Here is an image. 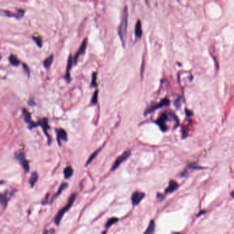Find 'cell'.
Instances as JSON below:
<instances>
[{
	"mask_svg": "<svg viewBox=\"0 0 234 234\" xmlns=\"http://www.w3.org/2000/svg\"><path fill=\"white\" fill-rule=\"evenodd\" d=\"M135 34L137 38H141L142 36V24L139 20L137 21L135 28Z\"/></svg>",
	"mask_w": 234,
	"mask_h": 234,
	"instance_id": "17",
	"label": "cell"
},
{
	"mask_svg": "<svg viewBox=\"0 0 234 234\" xmlns=\"http://www.w3.org/2000/svg\"><path fill=\"white\" fill-rule=\"evenodd\" d=\"M76 193L72 194L71 196H70V197L69 198L68 201H67V203L65 205V207H63L59 211H58L57 214L54 219V223H55V225H60V221H61L63 216L65 215V214L67 212V211L72 207L73 204L76 200Z\"/></svg>",
	"mask_w": 234,
	"mask_h": 234,
	"instance_id": "2",
	"label": "cell"
},
{
	"mask_svg": "<svg viewBox=\"0 0 234 234\" xmlns=\"http://www.w3.org/2000/svg\"><path fill=\"white\" fill-rule=\"evenodd\" d=\"M67 187H68V184L66 183H63V184H61L60 185V187L59 188V190H58L56 193L54 194V196L52 197V199H51V201L50 202V203H52V202L55 200V198H56L58 196H59L60 194H61L62 192H63V190H65V189H66Z\"/></svg>",
	"mask_w": 234,
	"mask_h": 234,
	"instance_id": "15",
	"label": "cell"
},
{
	"mask_svg": "<svg viewBox=\"0 0 234 234\" xmlns=\"http://www.w3.org/2000/svg\"><path fill=\"white\" fill-rule=\"evenodd\" d=\"M9 62L13 66H18L20 64V60H19L18 58L14 54H11L8 58Z\"/></svg>",
	"mask_w": 234,
	"mask_h": 234,
	"instance_id": "19",
	"label": "cell"
},
{
	"mask_svg": "<svg viewBox=\"0 0 234 234\" xmlns=\"http://www.w3.org/2000/svg\"><path fill=\"white\" fill-rule=\"evenodd\" d=\"M73 65V58L71 54L68 57V60H67V69L65 74L64 76V78H65L67 82H69L71 81V76H70V70H71Z\"/></svg>",
	"mask_w": 234,
	"mask_h": 234,
	"instance_id": "13",
	"label": "cell"
},
{
	"mask_svg": "<svg viewBox=\"0 0 234 234\" xmlns=\"http://www.w3.org/2000/svg\"><path fill=\"white\" fill-rule=\"evenodd\" d=\"M33 39L35 41V43H37V45L38 47H42L43 40H42V38H41V37H40V36H38V37L33 36Z\"/></svg>",
	"mask_w": 234,
	"mask_h": 234,
	"instance_id": "25",
	"label": "cell"
},
{
	"mask_svg": "<svg viewBox=\"0 0 234 234\" xmlns=\"http://www.w3.org/2000/svg\"><path fill=\"white\" fill-rule=\"evenodd\" d=\"M12 195V192H9L8 190L5 191L3 193H0V204L2 205V206L6 208L8 205V203L11 199V198Z\"/></svg>",
	"mask_w": 234,
	"mask_h": 234,
	"instance_id": "8",
	"label": "cell"
},
{
	"mask_svg": "<svg viewBox=\"0 0 234 234\" xmlns=\"http://www.w3.org/2000/svg\"><path fill=\"white\" fill-rule=\"evenodd\" d=\"M1 12H0V13H3V15H4L6 16H7V17H16L18 19V17L17 15H15L14 13H12V12H9L8 11H0Z\"/></svg>",
	"mask_w": 234,
	"mask_h": 234,
	"instance_id": "27",
	"label": "cell"
},
{
	"mask_svg": "<svg viewBox=\"0 0 234 234\" xmlns=\"http://www.w3.org/2000/svg\"><path fill=\"white\" fill-rule=\"evenodd\" d=\"M98 90H95L94 93V94L92 95L91 100V104L92 105H95L98 102Z\"/></svg>",
	"mask_w": 234,
	"mask_h": 234,
	"instance_id": "24",
	"label": "cell"
},
{
	"mask_svg": "<svg viewBox=\"0 0 234 234\" xmlns=\"http://www.w3.org/2000/svg\"><path fill=\"white\" fill-rule=\"evenodd\" d=\"M86 44H87V39H86V38H85V39L82 41V42L81 45V46H80L79 47L78 52H76L74 57L73 58V63L74 64H76L77 60H78L79 56L85 53L86 47Z\"/></svg>",
	"mask_w": 234,
	"mask_h": 234,
	"instance_id": "10",
	"label": "cell"
},
{
	"mask_svg": "<svg viewBox=\"0 0 234 234\" xmlns=\"http://www.w3.org/2000/svg\"><path fill=\"white\" fill-rule=\"evenodd\" d=\"M169 104H170V100H168V98L163 99V100H162L161 102H160L159 104H156L155 106H153V107H151L150 108H149L148 110H146V112H145V115L152 113V112L155 111V110L157 109V108H161L163 107H165V106H168V105H169Z\"/></svg>",
	"mask_w": 234,
	"mask_h": 234,
	"instance_id": "12",
	"label": "cell"
},
{
	"mask_svg": "<svg viewBox=\"0 0 234 234\" xmlns=\"http://www.w3.org/2000/svg\"><path fill=\"white\" fill-rule=\"evenodd\" d=\"M15 158L21 165L25 172H29V170H30V165H29V161L25 158V155L24 151L21 150V151L19 152H16L15 153Z\"/></svg>",
	"mask_w": 234,
	"mask_h": 234,
	"instance_id": "3",
	"label": "cell"
},
{
	"mask_svg": "<svg viewBox=\"0 0 234 234\" xmlns=\"http://www.w3.org/2000/svg\"><path fill=\"white\" fill-rule=\"evenodd\" d=\"M22 112H23L24 120L25 122L28 124L29 129H34V128L38 126V122H34V121H33V120H32L31 114L30 112L26 109V108H24V109L22 110Z\"/></svg>",
	"mask_w": 234,
	"mask_h": 234,
	"instance_id": "5",
	"label": "cell"
},
{
	"mask_svg": "<svg viewBox=\"0 0 234 234\" xmlns=\"http://www.w3.org/2000/svg\"><path fill=\"white\" fill-rule=\"evenodd\" d=\"M146 197V194L142 192L135 191L133 192L132 196H131V203L133 206H137L142 202V201Z\"/></svg>",
	"mask_w": 234,
	"mask_h": 234,
	"instance_id": "6",
	"label": "cell"
},
{
	"mask_svg": "<svg viewBox=\"0 0 234 234\" xmlns=\"http://www.w3.org/2000/svg\"><path fill=\"white\" fill-rule=\"evenodd\" d=\"M118 220H119V219H118L117 218H115V217H112V218H111V219H108V220L107 221V223H106V224H105V227H106V228H107V229H108V228H109V227H111L112 225H115V223H117Z\"/></svg>",
	"mask_w": 234,
	"mask_h": 234,
	"instance_id": "23",
	"label": "cell"
},
{
	"mask_svg": "<svg viewBox=\"0 0 234 234\" xmlns=\"http://www.w3.org/2000/svg\"><path fill=\"white\" fill-rule=\"evenodd\" d=\"M189 167H190V168H192V169H195V170H201V169H203L204 168L203 167H201V166H198L196 163H190V165L188 166Z\"/></svg>",
	"mask_w": 234,
	"mask_h": 234,
	"instance_id": "28",
	"label": "cell"
},
{
	"mask_svg": "<svg viewBox=\"0 0 234 234\" xmlns=\"http://www.w3.org/2000/svg\"><path fill=\"white\" fill-rule=\"evenodd\" d=\"M206 212V211H205V210H202V211H200V212L199 213H198V214H197V217H198V216H201V215H203V214H205V213Z\"/></svg>",
	"mask_w": 234,
	"mask_h": 234,
	"instance_id": "31",
	"label": "cell"
},
{
	"mask_svg": "<svg viewBox=\"0 0 234 234\" xmlns=\"http://www.w3.org/2000/svg\"><path fill=\"white\" fill-rule=\"evenodd\" d=\"M38 175L37 173L36 172H33V174H32L30 179H29V184L30 185L31 187L34 186L35 183H36L37 181H38Z\"/></svg>",
	"mask_w": 234,
	"mask_h": 234,
	"instance_id": "20",
	"label": "cell"
},
{
	"mask_svg": "<svg viewBox=\"0 0 234 234\" xmlns=\"http://www.w3.org/2000/svg\"><path fill=\"white\" fill-rule=\"evenodd\" d=\"M56 134V139L59 145L60 146V140L63 142H67L68 137H67V133L66 131L63 129H55Z\"/></svg>",
	"mask_w": 234,
	"mask_h": 234,
	"instance_id": "11",
	"label": "cell"
},
{
	"mask_svg": "<svg viewBox=\"0 0 234 234\" xmlns=\"http://www.w3.org/2000/svg\"><path fill=\"white\" fill-rule=\"evenodd\" d=\"M22 66H23V69L25 71V72L27 73V75L28 76H30V69H29L28 66L26 65V64L25 63H23L22 64Z\"/></svg>",
	"mask_w": 234,
	"mask_h": 234,
	"instance_id": "29",
	"label": "cell"
},
{
	"mask_svg": "<svg viewBox=\"0 0 234 234\" xmlns=\"http://www.w3.org/2000/svg\"><path fill=\"white\" fill-rule=\"evenodd\" d=\"M37 122H38V126H40L41 128H42L43 133L47 137V140H48V143H49V145H50V144H51V138L49 135V134H48L47 133V130L50 129V127L49 126V124H48L47 118H43L42 120L37 121Z\"/></svg>",
	"mask_w": 234,
	"mask_h": 234,
	"instance_id": "7",
	"label": "cell"
},
{
	"mask_svg": "<svg viewBox=\"0 0 234 234\" xmlns=\"http://www.w3.org/2000/svg\"><path fill=\"white\" fill-rule=\"evenodd\" d=\"M128 8L127 6H125L122 15H121V20L119 28H118V35L120 36L121 43L124 46L125 41H126L127 35V27H128Z\"/></svg>",
	"mask_w": 234,
	"mask_h": 234,
	"instance_id": "1",
	"label": "cell"
},
{
	"mask_svg": "<svg viewBox=\"0 0 234 234\" xmlns=\"http://www.w3.org/2000/svg\"><path fill=\"white\" fill-rule=\"evenodd\" d=\"M231 196H232V197H233V191H232V193H231Z\"/></svg>",
	"mask_w": 234,
	"mask_h": 234,
	"instance_id": "35",
	"label": "cell"
},
{
	"mask_svg": "<svg viewBox=\"0 0 234 234\" xmlns=\"http://www.w3.org/2000/svg\"><path fill=\"white\" fill-rule=\"evenodd\" d=\"M179 185L178 184V183L177 181L174 180H170L169 181L168 186L166 188L165 194L172 193V192H174L177 190L179 188Z\"/></svg>",
	"mask_w": 234,
	"mask_h": 234,
	"instance_id": "14",
	"label": "cell"
},
{
	"mask_svg": "<svg viewBox=\"0 0 234 234\" xmlns=\"http://www.w3.org/2000/svg\"><path fill=\"white\" fill-rule=\"evenodd\" d=\"M168 120V114L166 113H163L158 120H156V124H157L159 125V126L160 127V129L163 131V132H165L168 130V127L167 125H166V121Z\"/></svg>",
	"mask_w": 234,
	"mask_h": 234,
	"instance_id": "9",
	"label": "cell"
},
{
	"mask_svg": "<svg viewBox=\"0 0 234 234\" xmlns=\"http://www.w3.org/2000/svg\"><path fill=\"white\" fill-rule=\"evenodd\" d=\"M53 60H54V56H53V54H51V55H50L49 56L47 57L46 59L44 60V61H43L44 67H46V69L49 68L50 65H52V63L53 62Z\"/></svg>",
	"mask_w": 234,
	"mask_h": 234,
	"instance_id": "21",
	"label": "cell"
},
{
	"mask_svg": "<svg viewBox=\"0 0 234 234\" xmlns=\"http://www.w3.org/2000/svg\"><path fill=\"white\" fill-rule=\"evenodd\" d=\"M102 147H100V148L96 150L94 152H93L91 154V155L89 157V158L88 159L87 161H86V166H88L89 164H90V163L92 162L93 160H94L96 157H97V155H98V153L100 152V150H102Z\"/></svg>",
	"mask_w": 234,
	"mask_h": 234,
	"instance_id": "22",
	"label": "cell"
},
{
	"mask_svg": "<svg viewBox=\"0 0 234 234\" xmlns=\"http://www.w3.org/2000/svg\"><path fill=\"white\" fill-rule=\"evenodd\" d=\"M97 73L94 72L92 74V81H91V86H94V87H96L98 86L97 84Z\"/></svg>",
	"mask_w": 234,
	"mask_h": 234,
	"instance_id": "26",
	"label": "cell"
},
{
	"mask_svg": "<svg viewBox=\"0 0 234 234\" xmlns=\"http://www.w3.org/2000/svg\"><path fill=\"white\" fill-rule=\"evenodd\" d=\"M63 174H64V177H65L66 179H69L70 177H72V175L73 174V170L71 166H67V167H66L65 169H64Z\"/></svg>",
	"mask_w": 234,
	"mask_h": 234,
	"instance_id": "18",
	"label": "cell"
},
{
	"mask_svg": "<svg viewBox=\"0 0 234 234\" xmlns=\"http://www.w3.org/2000/svg\"><path fill=\"white\" fill-rule=\"evenodd\" d=\"M155 220H151L150 221L149 225L148 227H147V229H146L145 232H144L143 234H154L155 233Z\"/></svg>",
	"mask_w": 234,
	"mask_h": 234,
	"instance_id": "16",
	"label": "cell"
},
{
	"mask_svg": "<svg viewBox=\"0 0 234 234\" xmlns=\"http://www.w3.org/2000/svg\"><path fill=\"white\" fill-rule=\"evenodd\" d=\"M131 155V151L130 150H127V151H125L121 154V155H120L115 160L114 163L112 166L111 170V171H114L116 170L117 168H119V166L124 161H126V160Z\"/></svg>",
	"mask_w": 234,
	"mask_h": 234,
	"instance_id": "4",
	"label": "cell"
},
{
	"mask_svg": "<svg viewBox=\"0 0 234 234\" xmlns=\"http://www.w3.org/2000/svg\"><path fill=\"white\" fill-rule=\"evenodd\" d=\"M43 234H49V232H48V231H47V229L44 230V232H43Z\"/></svg>",
	"mask_w": 234,
	"mask_h": 234,
	"instance_id": "33",
	"label": "cell"
},
{
	"mask_svg": "<svg viewBox=\"0 0 234 234\" xmlns=\"http://www.w3.org/2000/svg\"><path fill=\"white\" fill-rule=\"evenodd\" d=\"M0 60H1V55H0Z\"/></svg>",
	"mask_w": 234,
	"mask_h": 234,
	"instance_id": "36",
	"label": "cell"
},
{
	"mask_svg": "<svg viewBox=\"0 0 234 234\" xmlns=\"http://www.w3.org/2000/svg\"><path fill=\"white\" fill-rule=\"evenodd\" d=\"M157 197L159 199V201H162L164 200L165 198V194H160V193H157Z\"/></svg>",
	"mask_w": 234,
	"mask_h": 234,
	"instance_id": "30",
	"label": "cell"
},
{
	"mask_svg": "<svg viewBox=\"0 0 234 234\" xmlns=\"http://www.w3.org/2000/svg\"><path fill=\"white\" fill-rule=\"evenodd\" d=\"M186 114H187V115H188V116H190V114H192V112L191 111H190V112H188L187 110H186Z\"/></svg>",
	"mask_w": 234,
	"mask_h": 234,
	"instance_id": "32",
	"label": "cell"
},
{
	"mask_svg": "<svg viewBox=\"0 0 234 234\" xmlns=\"http://www.w3.org/2000/svg\"><path fill=\"white\" fill-rule=\"evenodd\" d=\"M172 234H181L180 232H174V233H172Z\"/></svg>",
	"mask_w": 234,
	"mask_h": 234,
	"instance_id": "34",
	"label": "cell"
}]
</instances>
